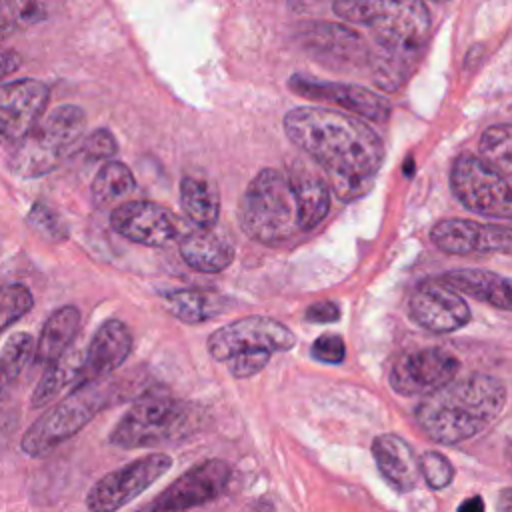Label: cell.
Segmentation results:
<instances>
[{"label":"cell","mask_w":512,"mask_h":512,"mask_svg":"<svg viewBox=\"0 0 512 512\" xmlns=\"http://www.w3.org/2000/svg\"><path fill=\"white\" fill-rule=\"evenodd\" d=\"M286 136L314 158L326 184L342 202L366 196L384 162L382 138L360 118L320 106H300L284 116Z\"/></svg>","instance_id":"6da1fadb"},{"label":"cell","mask_w":512,"mask_h":512,"mask_svg":"<svg viewBox=\"0 0 512 512\" xmlns=\"http://www.w3.org/2000/svg\"><path fill=\"white\" fill-rule=\"evenodd\" d=\"M330 210V188L312 170H260L242 192L238 220L260 244H286L314 230Z\"/></svg>","instance_id":"7a4b0ae2"},{"label":"cell","mask_w":512,"mask_h":512,"mask_svg":"<svg viewBox=\"0 0 512 512\" xmlns=\"http://www.w3.org/2000/svg\"><path fill=\"white\" fill-rule=\"evenodd\" d=\"M336 16L346 22L368 26L374 34L368 66L374 84L396 90L420 60L432 30L426 4L414 0H338L332 4Z\"/></svg>","instance_id":"3957f363"},{"label":"cell","mask_w":512,"mask_h":512,"mask_svg":"<svg viewBox=\"0 0 512 512\" xmlns=\"http://www.w3.org/2000/svg\"><path fill=\"white\" fill-rule=\"evenodd\" d=\"M506 406V386L488 374L452 380L424 396L414 416L428 438L454 446L484 432Z\"/></svg>","instance_id":"277c9868"},{"label":"cell","mask_w":512,"mask_h":512,"mask_svg":"<svg viewBox=\"0 0 512 512\" xmlns=\"http://www.w3.org/2000/svg\"><path fill=\"white\" fill-rule=\"evenodd\" d=\"M296 338L288 326L268 316H246L214 330L206 348L210 356L224 362L234 378H250L260 372L270 356L290 350Z\"/></svg>","instance_id":"5b68a950"},{"label":"cell","mask_w":512,"mask_h":512,"mask_svg":"<svg viewBox=\"0 0 512 512\" xmlns=\"http://www.w3.org/2000/svg\"><path fill=\"white\" fill-rule=\"evenodd\" d=\"M198 418L192 404L154 390L134 400L112 428L108 440L124 450L170 444L190 436Z\"/></svg>","instance_id":"8992f818"},{"label":"cell","mask_w":512,"mask_h":512,"mask_svg":"<svg viewBox=\"0 0 512 512\" xmlns=\"http://www.w3.org/2000/svg\"><path fill=\"white\" fill-rule=\"evenodd\" d=\"M86 128V114L76 104H60L12 146L8 168L18 178H40L52 172Z\"/></svg>","instance_id":"52a82bcc"},{"label":"cell","mask_w":512,"mask_h":512,"mask_svg":"<svg viewBox=\"0 0 512 512\" xmlns=\"http://www.w3.org/2000/svg\"><path fill=\"white\" fill-rule=\"evenodd\" d=\"M112 388L106 382H94L74 388L44 412L22 436L20 448L32 458L50 454L56 446L78 434L100 410L110 404Z\"/></svg>","instance_id":"ba28073f"},{"label":"cell","mask_w":512,"mask_h":512,"mask_svg":"<svg viewBox=\"0 0 512 512\" xmlns=\"http://www.w3.org/2000/svg\"><path fill=\"white\" fill-rule=\"evenodd\" d=\"M450 186L460 204L476 214L500 220L512 216L508 180L480 156L460 154L452 164Z\"/></svg>","instance_id":"9c48e42d"},{"label":"cell","mask_w":512,"mask_h":512,"mask_svg":"<svg viewBox=\"0 0 512 512\" xmlns=\"http://www.w3.org/2000/svg\"><path fill=\"white\" fill-rule=\"evenodd\" d=\"M170 466L172 458L168 454L154 452L108 472L88 490V512H118L164 476Z\"/></svg>","instance_id":"30bf717a"},{"label":"cell","mask_w":512,"mask_h":512,"mask_svg":"<svg viewBox=\"0 0 512 512\" xmlns=\"http://www.w3.org/2000/svg\"><path fill=\"white\" fill-rule=\"evenodd\" d=\"M232 468L222 458L204 460L180 478H176L166 490H162L150 504V512H184L216 500L228 486Z\"/></svg>","instance_id":"8fae6325"},{"label":"cell","mask_w":512,"mask_h":512,"mask_svg":"<svg viewBox=\"0 0 512 512\" xmlns=\"http://www.w3.org/2000/svg\"><path fill=\"white\" fill-rule=\"evenodd\" d=\"M458 358L444 348H422L418 352L404 354L390 370V386L402 396H428L458 374Z\"/></svg>","instance_id":"7c38bea8"},{"label":"cell","mask_w":512,"mask_h":512,"mask_svg":"<svg viewBox=\"0 0 512 512\" xmlns=\"http://www.w3.org/2000/svg\"><path fill=\"white\" fill-rule=\"evenodd\" d=\"M50 88L36 78L0 84V144H18L46 114Z\"/></svg>","instance_id":"4fadbf2b"},{"label":"cell","mask_w":512,"mask_h":512,"mask_svg":"<svg viewBox=\"0 0 512 512\" xmlns=\"http://www.w3.org/2000/svg\"><path fill=\"white\" fill-rule=\"evenodd\" d=\"M302 48L320 64L336 70H352L368 64L366 40L344 24L312 22L298 32Z\"/></svg>","instance_id":"5bb4252c"},{"label":"cell","mask_w":512,"mask_h":512,"mask_svg":"<svg viewBox=\"0 0 512 512\" xmlns=\"http://www.w3.org/2000/svg\"><path fill=\"white\" fill-rule=\"evenodd\" d=\"M410 318L430 332H454L468 324L470 308L466 300L438 278L416 286L408 304Z\"/></svg>","instance_id":"9a60e30c"},{"label":"cell","mask_w":512,"mask_h":512,"mask_svg":"<svg viewBox=\"0 0 512 512\" xmlns=\"http://www.w3.org/2000/svg\"><path fill=\"white\" fill-rule=\"evenodd\" d=\"M432 244L456 256H466L474 252H502L512 250V230L506 224H480L464 218L440 220L430 230Z\"/></svg>","instance_id":"2e32d148"},{"label":"cell","mask_w":512,"mask_h":512,"mask_svg":"<svg viewBox=\"0 0 512 512\" xmlns=\"http://www.w3.org/2000/svg\"><path fill=\"white\" fill-rule=\"evenodd\" d=\"M110 226L122 238L160 248L174 240L178 226L172 212L150 200H128L112 210Z\"/></svg>","instance_id":"e0dca14e"},{"label":"cell","mask_w":512,"mask_h":512,"mask_svg":"<svg viewBox=\"0 0 512 512\" xmlns=\"http://www.w3.org/2000/svg\"><path fill=\"white\" fill-rule=\"evenodd\" d=\"M292 92L308 98L334 104L342 110L368 118L372 122H384L390 116V102L364 86L358 84H340V82H322L302 74H294L288 80Z\"/></svg>","instance_id":"ac0fdd59"},{"label":"cell","mask_w":512,"mask_h":512,"mask_svg":"<svg viewBox=\"0 0 512 512\" xmlns=\"http://www.w3.org/2000/svg\"><path fill=\"white\" fill-rule=\"evenodd\" d=\"M132 352V334L122 320L110 318L98 326L82 354L78 386L102 382L120 368Z\"/></svg>","instance_id":"d6986e66"},{"label":"cell","mask_w":512,"mask_h":512,"mask_svg":"<svg viewBox=\"0 0 512 512\" xmlns=\"http://www.w3.org/2000/svg\"><path fill=\"white\" fill-rule=\"evenodd\" d=\"M374 462L384 480L398 492H410L418 486L420 468L412 446L398 434H380L372 442Z\"/></svg>","instance_id":"ffe728a7"},{"label":"cell","mask_w":512,"mask_h":512,"mask_svg":"<svg viewBox=\"0 0 512 512\" xmlns=\"http://www.w3.org/2000/svg\"><path fill=\"white\" fill-rule=\"evenodd\" d=\"M180 254L190 268L216 274L232 264L234 244L216 228H196L180 240Z\"/></svg>","instance_id":"44dd1931"},{"label":"cell","mask_w":512,"mask_h":512,"mask_svg":"<svg viewBox=\"0 0 512 512\" xmlns=\"http://www.w3.org/2000/svg\"><path fill=\"white\" fill-rule=\"evenodd\" d=\"M448 288L458 292L460 296L466 294L474 300L486 302L500 310H510V280L490 270H476V268H460L450 270L438 278Z\"/></svg>","instance_id":"7402d4cb"},{"label":"cell","mask_w":512,"mask_h":512,"mask_svg":"<svg viewBox=\"0 0 512 512\" xmlns=\"http://www.w3.org/2000/svg\"><path fill=\"white\" fill-rule=\"evenodd\" d=\"M80 330V310L76 306H62L54 310L44 322L38 340L34 342L32 362L38 366H50L56 362L74 342Z\"/></svg>","instance_id":"603a6c76"},{"label":"cell","mask_w":512,"mask_h":512,"mask_svg":"<svg viewBox=\"0 0 512 512\" xmlns=\"http://www.w3.org/2000/svg\"><path fill=\"white\" fill-rule=\"evenodd\" d=\"M180 204L198 228H214L220 216V194L206 174H184L180 180Z\"/></svg>","instance_id":"cb8c5ba5"},{"label":"cell","mask_w":512,"mask_h":512,"mask_svg":"<svg viewBox=\"0 0 512 512\" xmlns=\"http://www.w3.org/2000/svg\"><path fill=\"white\" fill-rule=\"evenodd\" d=\"M80 364H82V352L68 348L56 362L46 366L42 378L38 380L30 396V406L42 408L54 402L60 394L72 392L78 386Z\"/></svg>","instance_id":"d4e9b609"},{"label":"cell","mask_w":512,"mask_h":512,"mask_svg":"<svg viewBox=\"0 0 512 512\" xmlns=\"http://www.w3.org/2000/svg\"><path fill=\"white\" fill-rule=\"evenodd\" d=\"M164 306L186 324H200L208 318H214L226 310V296L200 290V288H184L174 290L164 296Z\"/></svg>","instance_id":"484cf974"},{"label":"cell","mask_w":512,"mask_h":512,"mask_svg":"<svg viewBox=\"0 0 512 512\" xmlns=\"http://www.w3.org/2000/svg\"><path fill=\"white\" fill-rule=\"evenodd\" d=\"M136 180L130 168L118 160H108L100 166L92 180V204L100 210L118 208L134 192Z\"/></svg>","instance_id":"4316f807"},{"label":"cell","mask_w":512,"mask_h":512,"mask_svg":"<svg viewBox=\"0 0 512 512\" xmlns=\"http://www.w3.org/2000/svg\"><path fill=\"white\" fill-rule=\"evenodd\" d=\"M34 354V338L28 332L12 334L0 350V402L24 372Z\"/></svg>","instance_id":"83f0119b"},{"label":"cell","mask_w":512,"mask_h":512,"mask_svg":"<svg viewBox=\"0 0 512 512\" xmlns=\"http://www.w3.org/2000/svg\"><path fill=\"white\" fill-rule=\"evenodd\" d=\"M480 158L498 170L506 180L512 172V128L510 124H496L480 136Z\"/></svg>","instance_id":"f1b7e54d"},{"label":"cell","mask_w":512,"mask_h":512,"mask_svg":"<svg viewBox=\"0 0 512 512\" xmlns=\"http://www.w3.org/2000/svg\"><path fill=\"white\" fill-rule=\"evenodd\" d=\"M48 18V6L34 0L0 2V38Z\"/></svg>","instance_id":"f546056e"},{"label":"cell","mask_w":512,"mask_h":512,"mask_svg":"<svg viewBox=\"0 0 512 512\" xmlns=\"http://www.w3.org/2000/svg\"><path fill=\"white\" fill-rule=\"evenodd\" d=\"M34 306V296L24 284H6L0 288V334L24 318Z\"/></svg>","instance_id":"4dcf8cb0"},{"label":"cell","mask_w":512,"mask_h":512,"mask_svg":"<svg viewBox=\"0 0 512 512\" xmlns=\"http://www.w3.org/2000/svg\"><path fill=\"white\" fill-rule=\"evenodd\" d=\"M28 226L40 234L42 238H48L52 242H62L68 238V228L66 222L54 212L48 204L44 202H34L28 216H26Z\"/></svg>","instance_id":"1f68e13d"},{"label":"cell","mask_w":512,"mask_h":512,"mask_svg":"<svg viewBox=\"0 0 512 512\" xmlns=\"http://www.w3.org/2000/svg\"><path fill=\"white\" fill-rule=\"evenodd\" d=\"M418 468H420V476L426 480V484L432 490H442L446 488L452 480H454V466L452 462L436 452V450H428L418 458Z\"/></svg>","instance_id":"d6a6232c"},{"label":"cell","mask_w":512,"mask_h":512,"mask_svg":"<svg viewBox=\"0 0 512 512\" xmlns=\"http://www.w3.org/2000/svg\"><path fill=\"white\" fill-rule=\"evenodd\" d=\"M118 152L116 138L112 136L110 130L98 128L92 134H88L80 146V154L90 160V162H100V160H112V156Z\"/></svg>","instance_id":"836d02e7"},{"label":"cell","mask_w":512,"mask_h":512,"mask_svg":"<svg viewBox=\"0 0 512 512\" xmlns=\"http://www.w3.org/2000/svg\"><path fill=\"white\" fill-rule=\"evenodd\" d=\"M312 356L324 364H340L346 354L344 340L338 334H322L312 342Z\"/></svg>","instance_id":"e575fe53"},{"label":"cell","mask_w":512,"mask_h":512,"mask_svg":"<svg viewBox=\"0 0 512 512\" xmlns=\"http://www.w3.org/2000/svg\"><path fill=\"white\" fill-rule=\"evenodd\" d=\"M306 320L312 322V324H330V322H336L338 316H340V308L336 302H330V300H322V302H314L306 308L304 312Z\"/></svg>","instance_id":"d590c367"},{"label":"cell","mask_w":512,"mask_h":512,"mask_svg":"<svg viewBox=\"0 0 512 512\" xmlns=\"http://www.w3.org/2000/svg\"><path fill=\"white\" fill-rule=\"evenodd\" d=\"M22 66V56L12 48H0V84Z\"/></svg>","instance_id":"8d00e7d4"},{"label":"cell","mask_w":512,"mask_h":512,"mask_svg":"<svg viewBox=\"0 0 512 512\" xmlns=\"http://www.w3.org/2000/svg\"><path fill=\"white\" fill-rule=\"evenodd\" d=\"M14 428H16V416H8L6 412H0V448L12 436Z\"/></svg>","instance_id":"74e56055"},{"label":"cell","mask_w":512,"mask_h":512,"mask_svg":"<svg viewBox=\"0 0 512 512\" xmlns=\"http://www.w3.org/2000/svg\"><path fill=\"white\" fill-rule=\"evenodd\" d=\"M456 512H484V500L480 496H470L460 502Z\"/></svg>","instance_id":"f35d334b"}]
</instances>
